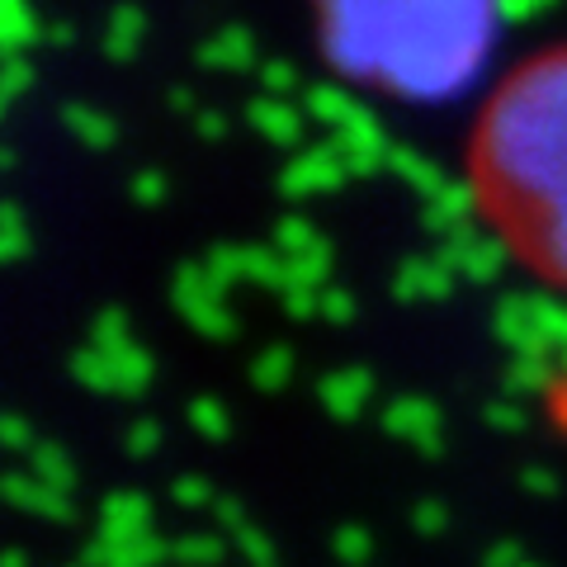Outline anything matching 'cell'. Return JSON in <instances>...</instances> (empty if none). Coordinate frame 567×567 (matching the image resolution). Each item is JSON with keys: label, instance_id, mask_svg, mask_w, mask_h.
I'll use <instances>...</instances> for the list:
<instances>
[{"label": "cell", "instance_id": "obj_1", "mask_svg": "<svg viewBox=\"0 0 567 567\" xmlns=\"http://www.w3.org/2000/svg\"><path fill=\"white\" fill-rule=\"evenodd\" d=\"M468 181L506 256L567 293V43L535 52L487 95Z\"/></svg>", "mask_w": 567, "mask_h": 567}, {"label": "cell", "instance_id": "obj_2", "mask_svg": "<svg viewBox=\"0 0 567 567\" xmlns=\"http://www.w3.org/2000/svg\"><path fill=\"white\" fill-rule=\"evenodd\" d=\"M336 62L398 91H440L483 39V0H322Z\"/></svg>", "mask_w": 567, "mask_h": 567}]
</instances>
